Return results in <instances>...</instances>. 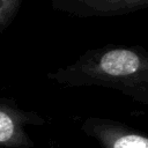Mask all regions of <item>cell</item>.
Wrapping results in <instances>:
<instances>
[{
    "label": "cell",
    "mask_w": 148,
    "mask_h": 148,
    "mask_svg": "<svg viewBox=\"0 0 148 148\" xmlns=\"http://www.w3.org/2000/svg\"><path fill=\"white\" fill-rule=\"evenodd\" d=\"M21 114L6 103H0V143L14 145L21 136Z\"/></svg>",
    "instance_id": "7a4b0ae2"
},
{
    "label": "cell",
    "mask_w": 148,
    "mask_h": 148,
    "mask_svg": "<svg viewBox=\"0 0 148 148\" xmlns=\"http://www.w3.org/2000/svg\"><path fill=\"white\" fill-rule=\"evenodd\" d=\"M140 66L139 57L127 50H113L101 59V68L110 75H127L134 73Z\"/></svg>",
    "instance_id": "6da1fadb"
},
{
    "label": "cell",
    "mask_w": 148,
    "mask_h": 148,
    "mask_svg": "<svg viewBox=\"0 0 148 148\" xmlns=\"http://www.w3.org/2000/svg\"><path fill=\"white\" fill-rule=\"evenodd\" d=\"M113 148H148V139L135 134H127L118 138L113 142Z\"/></svg>",
    "instance_id": "3957f363"
},
{
    "label": "cell",
    "mask_w": 148,
    "mask_h": 148,
    "mask_svg": "<svg viewBox=\"0 0 148 148\" xmlns=\"http://www.w3.org/2000/svg\"><path fill=\"white\" fill-rule=\"evenodd\" d=\"M21 0H0V30L13 17Z\"/></svg>",
    "instance_id": "277c9868"
}]
</instances>
